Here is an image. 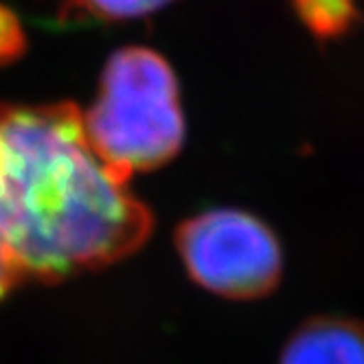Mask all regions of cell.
<instances>
[{"mask_svg": "<svg viewBox=\"0 0 364 364\" xmlns=\"http://www.w3.org/2000/svg\"><path fill=\"white\" fill-rule=\"evenodd\" d=\"M151 226V211L90 145L75 103L0 106V244L22 279L110 266Z\"/></svg>", "mask_w": 364, "mask_h": 364, "instance_id": "cell-1", "label": "cell"}, {"mask_svg": "<svg viewBox=\"0 0 364 364\" xmlns=\"http://www.w3.org/2000/svg\"><path fill=\"white\" fill-rule=\"evenodd\" d=\"M22 277L20 272L16 270V266L11 264V259L7 257L3 244H0V299H3L16 283H20Z\"/></svg>", "mask_w": 364, "mask_h": 364, "instance_id": "cell-7", "label": "cell"}, {"mask_svg": "<svg viewBox=\"0 0 364 364\" xmlns=\"http://www.w3.org/2000/svg\"><path fill=\"white\" fill-rule=\"evenodd\" d=\"M281 364H364V323L345 316L311 318L285 343Z\"/></svg>", "mask_w": 364, "mask_h": 364, "instance_id": "cell-4", "label": "cell"}, {"mask_svg": "<svg viewBox=\"0 0 364 364\" xmlns=\"http://www.w3.org/2000/svg\"><path fill=\"white\" fill-rule=\"evenodd\" d=\"M84 127L99 159L125 180L167 165L185 143L180 86L169 62L145 46L117 50Z\"/></svg>", "mask_w": 364, "mask_h": 364, "instance_id": "cell-2", "label": "cell"}, {"mask_svg": "<svg viewBox=\"0 0 364 364\" xmlns=\"http://www.w3.org/2000/svg\"><path fill=\"white\" fill-rule=\"evenodd\" d=\"M176 248L189 277L224 299L266 296L283 270V252L272 228L237 209H211L182 222Z\"/></svg>", "mask_w": 364, "mask_h": 364, "instance_id": "cell-3", "label": "cell"}, {"mask_svg": "<svg viewBox=\"0 0 364 364\" xmlns=\"http://www.w3.org/2000/svg\"><path fill=\"white\" fill-rule=\"evenodd\" d=\"M290 3L303 27L318 40L343 38L360 20L355 0H290Z\"/></svg>", "mask_w": 364, "mask_h": 364, "instance_id": "cell-5", "label": "cell"}, {"mask_svg": "<svg viewBox=\"0 0 364 364\" xmlns=\"http://www.w3.org/2000/svg\"><path fill=\"white\" fill-rule=\"evenodd\" d=\"M171 3L173 0H64V16L121 22L151 16Z\"/></svg>", "mask_w": 364, "mask_h": 364, "instance_id": "cell-6", "label": "cell"}]
</instances>
